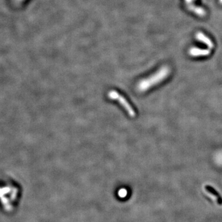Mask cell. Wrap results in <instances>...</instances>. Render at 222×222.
Returning <instances> with one entry per match:
<instances>
[{
	"label": "cell",
	"mask_w": 222,
	"mask_h": 222,
	"mask_svg": "<svg viewBox=\"0 0 222 222\" xmlns=\"http://www.w3.org/2000/svg\"><path fill=\"white\" fill-rule=\"evenodd\" d=\"M170 74V69L167 67H162L159 71L149 77L142 79L137 85V89L140 92H145L150 88L159 84L164 80Z\"/></svg>",
	"instance_id": "obj_1"
},
{
	"label": "cell",
	"mask_w": 222,
	"mask_h": 222,
	"mask_svg": "<svg viewBox=\"0 0 222 222\" xmlns=\"http://www.w3.org/2000/svg\"><path fill=\"white\" fill-rule=\"evenodd\" d=\"M108 97L112 100H116L126 110V111L128 112V115L132 117H134L136 115V113L134 111V109L132 108V107L130 106V104L128 102L127 99L123 97L120 94H119L118 92L114 90H111L107 94Z\"/></svg>",
	"instance_id": "obj_2"
},
{
	"label": "cell",
	"mask_w": 222,
	"mask_h": 222,
	"mask_svg": "<svg viewBox=\"0 0 222 222\" xmlns=\"http://www.w3.org/2000/svg\"><path fill=\"white\" fill-rule=\"evenodd\" d=\"M189 53L191 56L197 57V56H206L211 54L210 50L200 49L198 48H192L190 49Z\"/></svg>",
	"instance_id": "obj_3"
},
{
	"label": "cell",
	"mask_w": 222,
	"mask_h": 222,
	"mask_svg": "<svg viewBox=\"0 0 222 222\" xmlns=\"http://www.w3.org/2000/svg\"><path fill=\"white\" fill-rule=\"evenodd\" d=\"M196 38L199 41L205 43L210 49L213 48L214 47V43L211 40L210 38H209L207 37H206L203 33H202V32L197 33L196 35Z\"/></svg>",
	"instance_id": "obj_4"
},
{
	"label": "cell",
	"mask_w": 222,
	"mask_h": 222,
	"mask_svg": "<svg viewBox=\"0 0 222 222\" xmlns=\"http://www.w3.org/2000/svg\"><path fill=\"white\" fill-rule=\"evenodd\" d=\"M205 189L207 191H208L209 193L212 194V195H214V196H215L216 199H217V204L219 206H222V196L219 194V193L215 190L213 187L209 186V185H206L205 186Z\"/></svg>",
	"instance_id": "obj_5"
},
{
	"label": "cell",
	"mask_w": 222,
	"mask_h": 222,
	"mask_svg": "<svg viewBox=\"0 0 222 222\" xmlns=\"http://www.w3.org/2000/svg\"><path fill=\"white\" fill-rule=\"evenodd\" d=\"M188 9L191 11L193 12L194 13H195L196 14H197L199 16L202 17V16H204L206 15V11L202 7L196 6H194L193 4H188Z\"/></svg>",
	"instance_id": "obj_6"
},
{
	"label": "cell",
	"mask_w": 222,
	"mask_h": 222,
	"mask_svg": "<svg viewBox=\"0 0 222 222\" xmlns=\"http://www.w3.org/2000/svg\"><path fill=\"white\" fill-rule=\"evenodd\" d=\"M193 0H185L187 4H191V2H193Z\"/></svg>",
	"instance_id": "obj_7"
},
{
	"label": "cell",
	"mask_w": 222,
	"mask_h": 222,
	"mask_svg": "<svg viewBox=\"0 0 222 222\" xmlns=\"http://www.w3.org/2000/svg\"><path fill=\"white\" fill-rule=\"evenodd\" d=\"M220 2L221 4H222V0H220Z\"/></svg>",
	"instance_id": "obj_8"
},
{
	"label": "cell",
	"mask_w": 222,
	"mask_h": 222,
	"mask_svg": "<svg viewBox=\"0 0 222 222\" xmlns=\"http://www.w3.org/2000/svg\"><path fill=\"white\" fill-rule=\"evenodd\" d=\"M193 1H194V0H193Z\"/></svg>",
	"instance_id": "obj_9"
}]
</instances>
